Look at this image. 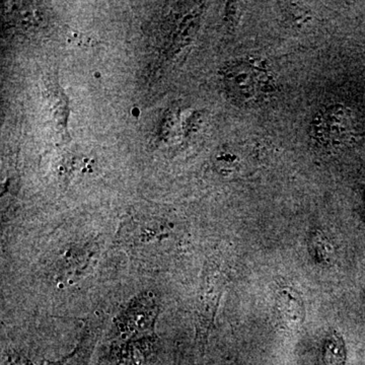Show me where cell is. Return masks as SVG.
I'll return each instance as SVG.
<instances>
[{"label":"cell","instance_id":"cell-1","mask_svg":"<svg viewBox=\"0 0 365 365\" xmlns=\"http://www.w3.org/2000/svg\"><path fill=\"white\" fill-rule=\"evenodd\" d=\"M227 278L222 259L212 257L205 265L196 300V346L203 356Z\"/></svg>","mask_w":365,"mask_h":365},{"label":"cell","instance_id":"cell-2","mask_svg":"<svg viewBox=\"0 0 365 365\" xmlns=\"http://www.w3.org/2000/svg\"><path fill=\"white\" fill-rule=\"evenodd\" d=\"M222 81L228 95L240 104H256L273 91L274 83L266 68L249 62L227 67Z\"/></svg>","mask_w":365,"mask_h":365},{"label":"cell","instance_id":"cell-3","mask_svg":"<svg viewBox=\"0 0 365 365\" xmlns=\"http://www.w3.org/2000/svg\"><path fill=\"white\" fill-rule=\"evenodd\" d=\"M160 304L153 292H141L129 300L114 319L120 340L155 334Z\"/></svg>","mask_w":365,"mask_h":365},{"label":"cell","instance_id":"cell-4","mask_svg":"<svg viewBox=\"0 0 365 365\" xmlns=\"http://www.w3.org/2000/svg\"><path fill=\"white\" fill-rule=\"evenodd\" d=\"M354 134L352 113L336 105L319 112L312 122V138L326 150H339L347 145Z\"/></svg>","mask_w":365,"mask_h":365},{"label":"cell","instance_id":"cell-5","mask_svg":"<svg viewBox=\"0 0 365 365\" xmlns=\"http://www.w3.org/2000/svg\"><path fill=\"white\" fill-rule=\"evenodd\" d=\"M100 252V246L93 241L76 242L64 248L53 265V280L60 287L73 284L86 276L97 260Z\"/></svg>","mask_w":365,"mask_h":365},{"label":"cell","instance_id":"cell-6","mask_svg":"<svg viewBox=\"0 0 365 365\" xmlns=\"http://www.w3.org/2000/svg\"><path fill=\"white\" fill-rule=\"evenodd\" d=\"M170 232L169 225L162 218L132 215L121 225L116 242L127 248H148L167 239Z\"/></svg>","mask_w":365,"mask_h":365},{"label":"cell","instance_id":"cell-7","mask_svg":"<svg viewBox=\"0 0 365 365\" xmlns=\"http://www.w3.org/2000/svg\"><path fill=\"white\" fill-rule=\"evenodd\" d=\"M158 353L155 334L119 340L112 345L110 359L115 365H150Z\"/></svg>","mask_w":365,"mask_h":365},{"label":"cell","instance_id":"cell-8","mask_svg":"<svg viewBox=\"0 0 365 365\" xmlns=\"http://www.w3.org/2000/svg\"><path fill=\"white\" fill-rule=\"evenodd\" d=\"M101 331L100 323L90 322L83 328L78 344L69 354L58 361L47 362L45 365H90L91 355L97 345Z\"/></svg>","mask_w":365,"mask_h":365},{"label":"cell","instance_id":"cell-9","mask_svg":"<svg viewBox=\"0 0 365 365\" xmlns=\"http://www.w3.org/2000/svg\"><path fill=\"white\" fill-rule=\"evenodd\" d=\"M2 365H35L28 357L20 352L9 351L4 355Z\"/></svg>","mask_w":365,"mask_h":365}]
</instances>
